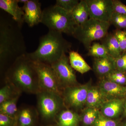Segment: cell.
Segmentation results:
<instances>
[{
  "label": "cell",
  "mask_w": 126,
  "mask_h": 126,
  "mask_svg": "<svg viewBox=\"0 0 126 126\" xmlns=\"http://www.w3.org/2000/svg\"><path fill=\"white\" fill-rule=\"evenodd\" d=\"M21 29L11 17L1 15L0 62L2 70L6 65H9L10 68L16 60L27 54Z\"/></svg>",
  "instance_id": "6da1fadb"
},
{
  "label": "cell",
  "mask_w": 126,
  "mask_h": 126,
  "mask_svg": "<svg viewBox=\"0 0 126 126\" xmlns=\"http://www.w3.org/2000/svg\"><path fill=\"white\" fill-rule=\"evenodd\" d=\"M71 43L63 37L62 33L49 30L40 39L39 44L35 51L27 53L31 60L51 65L61 58L63 54L70 52Z\"/></svg>",
  "instance_id": "7a4b0ae2"
},
{
  "label": "cell",
  "mask_w": 126,
  "mask_h": 126,
  "mask_svg": "<svg viewBox=\"0 0 126 126\" xmlns=\"http://www.w3.org/2000/svg\"><path fill=\"white\" fill-rule=\"evenodd\" d=\"M26 54L16 60L7 70L6 79L18 90L37 94L40 92L38 75L33 62Z\"/></svg>",
  "instance_id": "3957f363"
},
{
  "label": "cell",
  "mask_w": 126,
  "mask_h": 126,
  "mask_svg": "<svg viewBox=\"0 0 126 126\" xmlns=\"http://www.w3.org/2000/svg\"><path fill=\"white\" fill-rule=\"evenodd\" d=\"M41 23L49 30L54 31L73 36L76 24L72 14L55 4L43 10Z\"/></svg>",
  "instance_id": "277c9868"
},
{
  "label": "cell",
  "mask_w": 126,
  "mask_h": 126,
  "mask_svg": "<svg viewBox=\"0 0 126 126\" xmlns=\"http://www.w3.org/2000/svg\"><path fill=\"white\" fill-rule=\"evenodd\" d=\"M110 22L90 18L86 23L75 28L73 36L88 49L94 41L102 39L108 34Z\"/></svg>",
  "instance_id": "5b68a950"
},
{
  "label": "cell",
  "mask_w": 126,
  "mask_h": 126,
  "mask_svg": "<svg viewBox=\"0 0 126 126\" xmlns=\"http://www.w3.org/2000/svg\"><path fill=\"white\" fill-rule=\"evenodd\" d=\"M37 94L38 107L42 117L46 119L56 117L63 104L61 95L46 91H40Z\"/></svg>",
  "instance_id": "8992f818"
},
{
  "label": "cell",
  "mask_w": 126,
  "mask_h": 126,
  "mask_svg": "<svg viewBox=\"0 0 126 126\" xmlns=\"http://www.w3.org/2000/svg\"><path fill=\"white\" fill-rule=\"evenodd\" d=\"M32 61L38 75L40 91L50 92L61 95V87L51 65Z\"/></svg>",
  "instance_id": "52a82bcc"
},
{
  "label": "cell",
  "mask_w": 126,
  "mask_h": 126,
  "mask_svg": "<svg viewBox=\"0 0 126 126\" xmlns=\"http://www.w3.org/2000/svg\"><path fill=\"white\" fill-rule=\"evenodd\" d=\"M54 71L60 87L65 88L78 84L73 69L70 65L69 57L64 54L60 59L50 65Z\"/></svg>",
  "instance_id": "ba28073f"
},
{
  "label": "cell",
  "mask_w": 126,
  "mask_h": 126,
  "mask_svg": "<svg viewBox=\"0 0 126 126\" xmlns=\"http://www.w3.org/2000/svg\"><path fill=\"white\" fill-rule=\"evenodd\" d=\"M90 84L89 82L83 85L65 88L63 94L64 102L69 107L75 109L81 108L86 105Z\"/></svg>",
  "instance_id": "9c48e42d"
},
{
  "label": "cell",
  "mask_w": 126,
  "mask_h": 126,
  "mask_svg": "<svg viewBox=\"0 0 126 126\" xmlns=\"http://www.w3.org/2000/svg\"><path fill=\"white\" fill-rule=\"evenodd\" d=\"M89 17L102 21L110 22L113 12V0H85Z\"/></svg>",
  "instance_id": "30bf717a"
},
{
  "label": "cell",
  "mask_w": 126,
  "mask_h": 126,
  "mask_svg": "<svg viewBox=\"0 0 126 126\" xmlns=\"http://www.w3.org/2000/svg\"><path fill=\"white\" fill-rule=\"evenodd\" d=\"M22 7L24 12V22L29 27H33L41 23L43 11L39 0H28Z\"/></svg>",
  "instance_id": "8fae6325"
},
{
  "label": "cell",
  "mask_w": 126,
  "mask_h": 126,
  "mask_svg": "<svg viewBox=\"0 0 126 126\" xmlns=\"http://www.w3.org/2000/svg\"><path fill=\"white\" fill-rule=\"evenodd\" d=\"M98 87L106 101L126 96V87L106 78L100 81Z\"/></svg>",
  "instance_id": "7c38bea8"
},
{
  "label": "cell",
  "mask_w": 126,
  "mask_h": 126,
  "mask_svg": "<svg viewBox=\"0 0 126 126\" xmlns=\"http://www.w3.org/2000/svg\"><path fill=\"white\" fill-rule=\"evenodd\" d=\"M18 0H0V8L8 13L20 26L23 23L24 12L22 7L19 6Z\"/></svg>",
  "instance_id": "4fadbf2b"
},
{
  "label": "cell",
  "mask_w": 126,
  "mask_h": 126,
  "mask_svg": "<svg viewBox=\"0 0 126 126\" xmlns=\"http://www.w3.org/2000/svg\"><path fill=\"white\" fill-rule=\"evenodd\" d=\"M94 69L102 77H106L116 69V59L110 55L101 58H94Z\"/></svg>",
  "instance_id": "5bb4252c"
},
{
  "label": "cell",
  "mask_w": 126,
  "mask_h": 126,
  "mask_svg": "<svg viewBox=\"0 0 126 126\" xmlns=\"http://www.w3.org/2000/svg\"><path fill=\"white\" fill-rule=\"evenodd\" d=\"M124 102L122 98L106 101L100 108V112L106 117L113 119L116 118L123 111Z\"/></svg>",
  "instance_id": "9a60e30c"
},
{
  "label": "cell",
  "mask_w": 126,
  "mask_h": 126,
  "mask_svg": "<svg viewBox=\"0 0 126 126\" xmlns=\"http://www.w3.org/2000/svg\"><path fill=\"white\" fill-rule=\"evenodd\" d=\"M56 117L58 126H77L80 119L77 113L70 109L61 110Z\"/></svg>",
  "instance_id": "2e32d148"
},
{
  "label": "cell",
  "mask_w": 126,
  "mask_h": 126,
  "mask_svg": "<svg viewBox=\"0 0 126 126\" xmlns=\"http://www.w3.org/2000/svg\"><path fill=\"white\" fill-rule=\"evenodd\" d=\"M72 17L77 26L86 23L89 19L88 7L85 0H81L72 11Z\"/></svg>",
  "instance_id": "e0dca14e"
},
{
  "label": "cell",
  "mask_w": 126,
  "mask_h": 126,
  "mask_svg": "<svg viewBox=\"0 0 126 126\" xmlns=\"http://www.w3.org/2000/svg\"><path fill=\"white\" fill-rule=\"evenodd\" d=\"M106 101L99 87H90L86 99V105L87 107L98 109Z\"/></svg>",
  "instance_id": "ac0fdd59"
},
{
  "label": "cell",
  "mask_w": 126,
  "mask_h": 126,
  "mask_svg": "<svg viewBox=\"0 0 126 126\" xmlns=\"http://www.w3.org/2000/svg\"><path fill=\"white\" fill-rule=\"evenodd\" d=\"M69 54V63L74 69L81 74L91 70L90 66L78 52L70 50Z\"/></svg>",
  "instance_id": "d6986e66"
},
{
  "label": "cell",
  "mask_w": 126,
  "mask_h": 126,
  "mask_svg": "<svg viewBox=\"0 0 126 126\" xmlns=\"http://www.w3.org/2000/svg\"><path fill=\"white\" fill-rule=\"evenodd\" d=\"M102 39V44L110 56L116 59L122 54L119 43L114 34H108Z\"/></svg>",
  "instance_id": "ffe728a7"
},
{
  "label": "cell",
  "mask_w": 126,
  "mask_h": 126,
  "mask_svg": "<svg viewBox=\"0 0 126 126\" xmlns=\"http://www.w3.org/2000/svg\"><path fill=\"white\" fill-rule=\"evenodd\" d=\"M35 112L32 109L26 108L18 111L16 122L19 126H32L35 118Z\"/></svg>",
  "instance_id": "44dd1931"
},
{
  "label": "cell",
  "mask_w": 126,
  "mask_h": 126,
  "mask_svg": "<svg viewBox=\"0 0 126 126\" xmlns=\"http://www.w3.org/2000/svg\"><path fill=\"white\" fill-rule=\"evenodd\" d=\"M19 97V95H17L0 104V113L16 118L18 112L17 103Z\"/></svg>",
  "instance_id": "7402d4cb"
},
{
  "label": "cell",
  "mask_w": 126,
  "mask_h": 126,
  "mask_svg": "<svg viewBox=\"0 0 126 126\" xmlns=\"http://www.w3.org/2000/svg\"><path fill=\"white\" fill-rule=\"evenodd\" d=\"M99 113L98 109L87 107L82 114V119L83 124L86 126L94 125Z\"/></svg>",
  "instance_id": "603a6c76"
},
{
  "label": "cell",
  "mask_w": 126,
  "mask_h": 126,
  "mask_svg": "<svg viewBox=\"0 0 126 126\" xmlns=\"http://www.w3.org/2000/svg\"><path fill=\"white\" fill-rule=\"evenodd\" d=\"M89 56L94 58H101L109 55L105 47L102 44L95 43L90 46L88 49Z\"/></svg>",
  "instance_id": "cb8c5ba5"
},
{
  "label": "cell",
  "mask_w": 126,
  "mask_h": 126,
  "mask_svg": "<svg viewBox=\"0 0 126 126\" xmlns=\"http://www.w3.org/2000/svg\"><path fill=\"white\" fill-rule=\"evenodd\" d=\"M7 81L9 83L6 84L0 90V104L19 95L16 94L13 89V84L7 80Z\"/></svg>",
  "instance_id": "d4e9b609"
},
{
  "label": "cell",
  "mask_w": 126,
  "mask_h": 126,
  "mask_svg": "<svg viewBox=\"0 0 126 126\" xmlns=\"http://www.w3.org/2000/svg\"><path fill=\"white\" fill-rule=\"evenodd\" d=\"M106 78L120 85L126 84V73L116 69L109 74Z\"/></svg>",
  "instance_id": "484cf974"
},
{
  "label": "cell",
  "mask_w": 126,
  "mask_h": 126,
  "mask_svg": "<svg viewBox=\"0 0 126 126\" xmlns=\"http://www.w3.org/2000/svg\"><path fill=\"white\" fill-rule=\"evenodd\" d=\"M110 23L118 29H126V16L113 12Z\"/></svg>",
  "instance_id": "4316f807"
},
{
  "label": "cell",
  "mask_w": 126,
  "mask_h": 126,
  "mask_svg": "<svg viewBox=\"0 0 126 126\" xmlns=\"http://www.w3.org/2000/svg\"><path fill=\"white\" fill-rule=\"evenodd\" d=\"M79 2L78 0H57L55 5L66 11L72 13Z\"/></svg>",
  "instance_id": "83f0119b"
},
{
  "label": "cell",
  "mask_w": 126,
  "mask_h": 126,
  "mask_svg": "<svg viewBox=\"0 0 126 126\" xmlns=\"http://www.w3.org/2000/svg\"><path fill=\"white\" fill-rule=\"evenodd\" d=\"M94 126H118L116 121L102 115L100 112L98 117L94 124Z\"/></svg>",
  "instance_id": "f1b7e54d"
},
{
  "label": "cell",
  "mask_w": 126,
  "mask_h": 126,
  "mask_svg": "<svg viewBox=\"0 0 126 126\" xmlns=\"http://www.w3.org/2000/svg\"><path fill=\"white\" fill-rule=\"evenodd\" d=\"M114 35L117 39L122 53H126V31L118 29L114 31Z\"/></svg>",
  "instance_id": "f546056e"
},
{
  "label": "cell",
  "mask_w": 126,
  "mask_h": 126,
  "mask_svg": "<svg viewBox=\"0 0 126 126\" xmlns=\"http://www.w3.org/2000/svg\"><path fill=\"white\" fill-rule=\"evenodd\" d=\"M16 122V118L0 113V126H14Z\"/></svg>",
  "instance_id": "4dcf8cb0"
},
{
  "label": "cell",
  "mask_w": 126,
  "mask_h": 126,
  "mask_svg": "<svg viewBox=\"0 0 126 126\" xmlns=\"http://www.w3.org/2000/svg\"><path fill=\"white\" fill-rule=\"evenodd\" d=\"M113 12L126 16V5L119 0H113Z\"/></svg>",
  "instance_id": "1f68e13d"
},
{
  "label": "cell",
  "mask_w": 126,
  "mask_h": 126,
  "mask_svg": "<svg viewBox=\"0 0 126 126\" xmlns=\"http://www.w3.org/2000/svg\"><path fill=\"white\" fill-rule=\"evenodd\" d=\"M126 63V53H123L116 59V66L117 70L125 72V67Z\"/></svg>",
  "instance_id": "d6a6232c"
},
{
  "label": "cell",
  "mask_w": 126,
  "mask_h": 126,
  "mask_svg": "<svg viewBox=\"0 0 126 126\" xmlns=\"http://www.w3.org/2000/svg\"><path fill=\"white\" fill-rule=\"evenodd\" d=\"M123 112L124 116H126V100H124Z\"/></svg>",
  "instance_id": "836d02e7"
},
{
  "label": "cell",
  "mask_w": 126,
  "mask_h": 126,
  "mask_svg": "<svg viewBox=\"0 0 126 126\" xmlns=\"http://www.w3.org/2000/svg\"><path fill=\"white\" fill-rule=\"evenodd\" d=\"M18 1L19 3V2H21V3H23L24 4L27 2L28 0H18Z\"/></svg>",
  "instance_id": "e575fe53"
},
{
  "label": "cell",
  "mask_w": 126,
  "mask_h": 126,
  "mask_svg": "<svg viewBox=\"0 0 126 126\" xmlns=\"http://www.w3.org/2000/svg\"><path fill=\"white\" fill-rule=\"evenodd\" d=\"M125 73H126V65H125Z\"/></svg>",
  "instance_id": "d590c367"
},
{
  "label": "cell",
  "mask_w": 126,
  "mask_h": 126,
  "mask_svg": "<svg viewBox=\"0 0 126 126\" xmlns=\"http://www.w3.org/2000/svg\"><path fill=\"white\" fill-rule=\"evenodd\" d=\"M123 126H126V121L123 124Z\"/></svg>",
  "instance_id": "8d00e7d4"
},
{
  "label": "cell",
  "mask_w": 126,
  "mask_h": 126,
  "mask_svg": "<svg viewBox=\"0 0 126 126\" xmlns=\"http://www.w3.org/2000/svg\"></svg>",
  "instance_id": "74e56055"
}]
</instances>
